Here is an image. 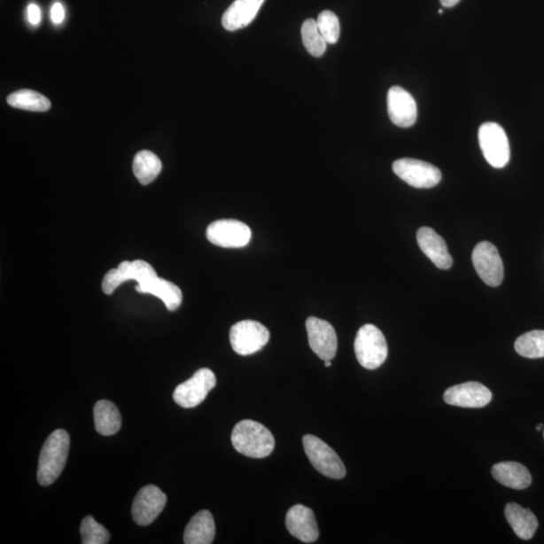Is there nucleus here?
Here are the masks:
<instances>
[{
    "mask_svg": "<svg viewBox=\"0 0 544 544\" xmlns=\"http://www.w3.org/2000/svg\"><path fill=\"white\" fill-rule=\"evenodd\" d=\"M231 440L235 450L253 459L268 457L276 445L274 436L266 426L250 420L235 425Z\"/></svg>",
    "mask_w": 544,
    "mask_h": 544,
    "instance_id": "f257e3e1",
    "label": "nucleus"
},
{
    "mask_svg": "<svg viewBox=\"0 0 544 544\" xmlns=\"http://www.w3.org/2000/svg\"><path fill=\"white\" fill-rule=\"evenodd\" d=\"M70 436L64 430L51 432L40 455L38 480L42 486H50L61 475L67 462Z\"/></svg>",
    "mask_w": 544,
    "mask_h": 544,
    "instance_id": "f03ea898",
    "label": "nucleus"
},
{
    "mask_svg": "<svg viewBox=\"0 0 544 544\" xmlns=\"http://www.w3.org/2000/svg\"><path fill=\"white\" fill-rule=\"evenodd\" d=\"M354 348L358 362L369 370L379 369L388 355L385 335L371 323L359 329Z\"/></svg>",
    "mask_w": 544,
    "mask_h": 544,
    "instance_id": "7ed1b4c3",
    "label": "nucleus"
},
{
    "mask_svg": "<svg viewBox=\"0 0 544 544\" xmlns=\"http://www.w3.org/2000/svg\"><path fill=\"white\" fill-rule=\"evenodd\" d=\"M303 443L308 460L321 474L330 479H342L346 476V468L339 455L321 439L307 435Z\"/></svg>",
    "mask_w": 544,
    "mask_h": 544,
    "instance_id": "20e7f679",
    "label": "nucleus"
},
{
    "mask_svg": "<svg viewBox=\"0 0 544 544\" xmlns=\"http://www.w3.org/2000/svg\"><path fill=\"white\" fill-rule=\"evenodd\" d=\"M269 338L268 329L256 321H241L230 329L231 346L241 356L253 355L260 351L268 343Z\"/></svg>",
    "mask_w": 544,
    "mask_h": 544,
    "instance_id": "39448f33",
    "label": "nucleus"
},
{
    "mask_svg": "<svg viewBox=\"0 0 544 544\" xmlns=\"http://www.w3.org/2000/svg\"><path fill=\"white\" fill-rule=\"evenodd\" d=\"M479 144L485 159L495 168H502L509 165L510 159V146L509 137L499 124L487 122L479 129Z\"/></svg>",
    "mask_w": 544,
    "mask_h": 544,
    "instance_id": "423d86ee",
    "label": "nucleus"
},
{
    "mask_svg": "<svg viewBox=\"0 0 544 544\" xmlns=\"http://www.w3.org/2000/svg\"><path fill=\"white\" fill-rule=\"evenodd\" d=\"M216 384L214 372L208 369H198L192 377L175 389L174 400L183 408H196L206 400Z\"/></svg>",
    "mask_w": 544,
    "mask_h": 544,
    "instance_id": "0eeeda50",
    "label": "nucleus"
},
{
    "mask_svg": "<svg viewBox=\"0 0 544 544\" xmlns=\"http://www.w3.org/2000/svg\"><path fill=\"white\" fill-rule=\"evenodd\" d=\"M393 172L397 176L417 189L436 187L442 180V173L438 167L425 161L415 159H401L394 161Z\"/></svg>",
    "mask_w": 544,
    "mask_h": 544,
    "instance_id": "6e6552de",
    "label": "nucleus"
},
{
    "mask_svg": "<svg viewBox=\"0 0 544 544\" xmlns=\"http://www.w3.org/2000/svg\"><path fill=\"white\" fill-rule=\"evenodd\" d=\"M206 235L212 245L224 248H242L249 245L253 234L244 222L223 219L211 223Z\"/></svg>",
    "mask_w": 544,
    "mask_h": 544,
    "instance_id": "1a4fd4ad",
    "label": "nucleus"
},
{
    "mask_svg": "<svg viewBox=\"0 0 544 544\" xmlns=\"http://www.w3.org/2000/svg\"><path fill=\"white\" fill-rule=\"evenodd\" d=\"M157 276L149 262L141 260L123 261L119 268L107 272L103 278L102 290L105 295H112L125 282L136 281L137 284H143Z\"/></svg>",
    "mask_w": 544,
    "mask_h": 544,
    "instance_id": "9d476101",
    "label": "nucleus"
},
{
    "mask_svg": "<svg viewBox=\"0 0 544 544\" xmlns=\"http://www.w3.org/2000/svg\"><path fill=\"white\" fill-rule=\"evenodd\" d=\"M473 266L482 281L496 288L504 277V267L497 248L488 241L480 242L473 250Z\"/></svg>",
    "mask_w": 544,
    "mask_h": 544,
    "instance_id": "9b49d317",
    "label": "nucleus"
},
{
    "mask_svg": "<svg viewBox=\"0 0 544 544\" xmlns=\"http://www.w3.org/2000/svg\"><path fill=\"white\" fill-rule=\"evenodd\" d=\"M167 504V496L163 491L153 485H148L139 490L132 503V517L136 524L148 526L163 512Z\"/></svg>",
    "mask_w": 544,
    "mask_h": 544,
    "instance_id": "f8f14e48",
    "label": "nucleus"
},
{
    "mask_svg": "<svg viewBox=\"0 0 544 544\" xmlns=\"http://www.w3.org/2000/svg\"><path fill=\"white\" fill-rule=\"evenodd\" d=\"M308 344L319 358L327 361L336 356L338 339L336 330L327 321L315 317L308 318L306 322Z\"/></svg>",
    "mask_w": 544,
    "mask_h": 544,
    "instance_id": "ddd939ff",
    "label": "nucleus"
},
{
    "mask_svg": "<svg viewBox=\"0 0 544 544\" xmlns=\"http://www.w3.org/2000/svg\"><path fill=\"white\" fill-rule=\"evenodd\" d=\"M444 400L454 407L482 408L491 402L492 393L479 382L470 381L447 388L444 393Z\"/></svg>",
    "mask_w": 544,
    "mask_h": 544,
    "instance_id": "4468645a",
    "label": "nucleus"
},
{
    "mask_svg": "<svg viewBox=\"0 0 544 544\" xmlns=\"http://www.w3.org/2000/svg\"><path fill=\"white\" fill-rule=\"evenodd\" d=\"M389 119L397 127H413L417 119V105L411 94L400 86H394L387 94Z\"/></svg>",
    "mask_w": 544,
    "mask_h": 544,
    "instance_id": "2eb2a0df",
    "label": "nucleus"
},
{
    "mask_svg": "<svg viewBox=\"0 0 544 544\" xmlns=\"http://www.w3.org/2000/svg\"><path fill=\"white\" fill-rule=\"evenodd\" d=\"M285 525L292 536L305 543L319 539L320 532L312 509L304 505H295L286 513Z\"/></svg>",
    "mask_w": 544,
    "mask_h": 544,
    "instance_id": "dca6fc26",
    "label": "nucleus"
},
{
    "mask_svg": "<svg viewBox=\"0 0 544 544\" xmlns=\"http://www.w3.org/2000/svg\"><path fill=\"white\" fill-rule=\"evenodd\" d=\"M416 239L422 252L439 269H448L453 266V259L447 252L443 237L430 227H422L417 231Z\"/></svg>",
    "mask_w": 544,
    "mask_h": 544,
    "instance_id": "f3484780",
    "label": "nucleus"
},
{
    "mask_svg": "<svg viewBox=\"0 0 544 544\" xmlns=\"http://www.w3.org/2000/svg\"><path fill=\"white\" fill-rule=\"evenodd\" d=\"M266 0H235L222 17L227 31L234 32L253 23Z\"/></svg>",
    "mask_w": 544,
    "mask_h": 544,
    "instance_id": "a211bd4d",
    "label": "nucleus"
},
{
    "mask_svg": "<svg viewBox=\"0 0 544 544\" xmlns=\"http://www.w3.org/2000/svg\"><path fill=\"white\" fill-rule=\"evenodd\" d=\"M494 479L505 487L525 490L531 486L532 477L528 469L517 462H501L492 467Z\"/></svg>",
    "mask_w": 544,
    "mask_h": 544,
    "instance_id": "6ab92c4d",
    "label": "nucleus"
},
{
    "mask_svg": "<svg viewBox=\"0 0 544 544\" xmlns=\"http://www.w3.org/2000/svg\"><path fill=\"white\" fill-rule=\"evenodd\" d=\"M504 513L506 520L519 539L529 540L533 538L539 527V520L531 510L512 502L505 506Z\"/></svg>",
    "mask_w": 544,
    "mask_h": 544,
    "instance_id": "aec40b11",
    "label": "nucleus"
},
{
    "mask_svg": "<svg viewBox=\"0 0 544 544\" xmlns=\"http://www.w3.org/2000/svg\"><path fill=\"white\" fill-rule=\"evenodd\" d=\"M216 527L214 519L208 510L196 514L190 520L183 534V542L186 544H210L214 540Z\"/></svg>",
    "mask_w": 544,
    "mask_h": 544,
    "instance_id": "412c9836",
    "label": "nucleus"
},
{
    "mask_svg": "<svg viewBox=\"0 0 544 544\" xmlns=\"http://www.w3.org/2000/svg\"><path fill=\"white\" fill-rule=\"evenodd\" d=\"M136 291L141 293H150L164 301L168 311L174 312L182 305L183 292L178 285L159 276L150 282L136 285Z\"/></svg>",
    "mask_w": 544,
    "mask_h": 544,
    "instance_id": "4be33fe9",
    "label": "nucleus"
},
{
    "mask_svg": "<svg viewBox=\"0 0 544 544\" xmlns=\"http://www.w3.org/2000/svg\"><path fill=\"white\" fill-rule=\"evenodd\" d=\"M95 428L102 436H113L121 428V415L115 404L100 400L94 407Z\"/></svg>",
    "mask_w": 544,
    "mask_h": 544,
    "instance_id": "5701e85b",
    "label": "nucleus"
},
{
    "mask_svg": "<svg viewBox=\"0 0 544 544\" xmlns=\"http://www.w3.org/2000/svg\"><path fill=\"white\" fill-rule=\"evenodd\" d=\"M160 159L150 151H142L136 154L134 164H132V170H134L135 175L142 185H150L154 180L158 178L161 171Z\"/></svg>",
    "mask_w": 544,
    "mask_h": 544,
    "instance_id": "b1692460",
    "label": "nucleus"
},
{
    "mask_svg": "<svg viewBox=\"0 0 544 544\" xmlns=\"http://www.w3.org/2000/svg\"><path fill=\"white\" fill-rule=\"evenodd\" d=\"M7 103L12 107L35 113H45L51 108L50 100L41 93L33 90L13 92L7 97Z\"/></svg>",
    "mask_w": 544,
    "mask_h": 544,
    "instance_id": "393cba45",
    "label": "nucleus"
},
{
    "mask_svg": "<svg viewBox=\"0 0 544 544\" xmlns=\"http://www.w3.org/2000/svg\"><path fill=\"white\" fill-rule=\"evenodd\" d=\"M514 348L522 357L544 358V330H534L521 335L514 344Z\"/></svg>",
    "mask_w": 544,
    "mask_h": 544,
    "instance_id": "a878e982",
    "label": "nucleus"
},
{
    "mask_svg": "<svg viewBox=\"0 0 544 544\" xmlns=\"http://www.w3.org/2000/svg\"><path fill=\"white\" fill-rule=\"evenodd\" d=\"M301 40L304 46L312 56L315 58L322 57L325 54L327 49V42L323 39L317 25V20L308 19L301 26Z\"/></svg>",
    "mask_w": 544,
    "mask_h": 544,
    "instance_id": "bb28decb",
    "label": "nucleus"
},
{
    "mask_svg": "<svg viewBox=\"0 0 544 544\" xmlns=\"http://www.w3.org/2000/svg\"><path fill=\"white\" fill-rule=\"evenodd\" d=\"M83 544H106L110 534L105 526H102L92 517H86L80 527Z\"/></svg>",
    "mask_w": 544,
    "mask_h": 544,
    "instance_id": "cd10ccee",
    "label": "nucleus"
},
{
    "mask_svg": "<svg viewBox=\"0 0 544 544\" xmlns=\"http://www.w3.org/2000/svg\"><path fill=\"white\" fill-rule=\"evenodd\" d=\"M317 25L323 39L335 45L340 38V21L333 12L323 11L319 14Z\"/></svg>",
    "mask_w": 544,
    "mask_h": 544,
    "instance_id": "c85d7f7f",
    "label": "nucleus"
},
{
    "mask_svg": "<svg viewBox=\"0 0 544 544\" xmlns=\"http://www.w3.org/2000/svg\"><path fill=\"white\" fill-rule=\"evenodd\" d=\"M27 19L29 24L35 27L41 23L42 12L40 7L35 4H31L27 6Z\"/></svg>",
    "mask_w": 544,
    "mask_h": 544,
    "instance_id": "c756f323",
    "label": "nucleus"
},
{
    "mask_svg": "<svg viewBox=\"0 0 544 544\" xmlns=\"http://www.w3.org/2000/svg\"><path fill=\"white\" fill-rule=\"evenodd\" d=\"M51 19L55 25H61L65 19L64 6L60 3H55L51 9Z\"/></svg>",
    "mask_w": 544,
    "mask_h": 544,
    "instance_id": "7c9ffc66",
    "label": "nucleus"
},
{
    "mask_svg": "<svg viewBox=\"0 0 544 544\" xmlns=\"http://www.w3.org/2000/svg\"><path fill=\"white\" fill-rule=\"evenodd\" d=\"M439 2L443 4L444 7H447V9H448V7H453L455 4H458L461 0H439Z\"/></svg>",
    "mask_w": 544,
    "mask_h": 544,
    "instance_id": "2f4dec72",
    "label": "nucleus"
},
{
    "mask_svg": "<svg viewBox=\"0 0 544 544\" xmlns=\"http://www.w3.org/2000/svg\"><path fill=\"white\" fill-rule=\"evenodd\" d=\"M325 366H326V367H330V366H332V363H330V360H327V361H325Z\"/></svg>",
    "mask_w": 544,
    "mask_h": 544,
    "instance_id": "473e14b6",
    "label": "nucleus"
},
{
    "mask_svg": "<svg viewBox=\"0 0 544 544\" xmlns=\"http://www.w3.org/2000/svg\"><path fill=\"white\" fill-rule=\"evenodd\" d=\"M542 426H543V425H542L541 424H539L538 426H536V431H541Z\"/></svg>",
    "mask_w": 544,
    "mask_h": 544,
    "instance_id": "72a5a7b5",
    "label": "nucleus"
},
{
    "mask_svg": "<svg viewBox=\"0 0 544 544\" xmlns=\"http://www.w3.org/2000/svg\"><path fill=\"white\" fill-rule=\"evenodd\" d=\"M439 14H443V13H444L443 10H439Z\"/></svg>",
    "mask_w": 544,
    "mask_h": 544,
    "instance_id": "f704fd0d",
    "label": "nucleus"
},
{
    "mask_svg": "<svg viewBox=\"0 0 544 544\" xmlns=\"http://www.w3.org/2000/svg\"><path fill=\"white\" fill-rule=\"evenodd\" d=\"M543 437H544V432H543Z\"/></svg>",
    "mask_w": 544,
    "mask_h": 544,
    "instance_id": "c9c22d12",
    "label": "nucleus"
}]
</instances>
